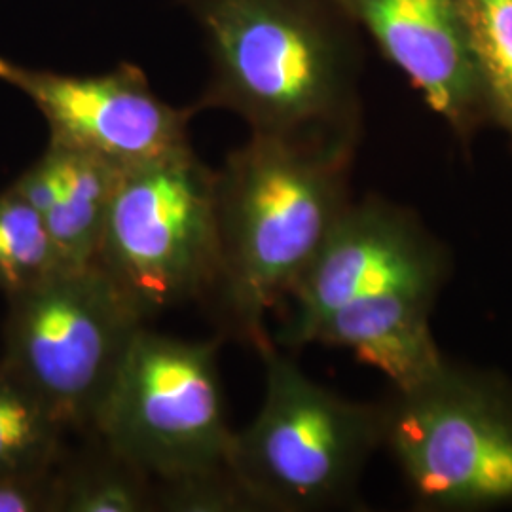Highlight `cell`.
I'll return each mask as SVG.
<instances>
[{
    "label": "cell",
    "instance_id": "obj_15",
    "mask_svg": "<svg viewBox=\"0 0 512 512\" xmlns=\"http://www.w3.org/2000/svg\"><path fill=\"white\" fill-rule=\"evenodd\" d=\"M74 270L61 255L44 219L8 186L0 192V294L37 289L57 275Z\"/></svg>",
    "mask_w": 512,
    "mask_h": 512
},
{
    "label": "cell",
    "instance_id": "obj_3",
    "mask_svg": "<svg viewBox=\"0 0 512 512\" xmlns=\"http://www.w3.org/2000/svg\"><path fill=\"white\" fill-rule=\"evenodd\" d=\"M266 374L264 403L234 435L230 469L256 511L348 507L366 463L384 442L382 403L349 401L310 380L272 336L255 346Z\"/></svg>",
    "mask_w": 512,
    "mask_h": 512
},
{
    "label": "cell",
    "instance_id": "obj_9",
    "mask_svg": "<svg viewBox=\"0 0 512 512\" xmlns=\"http://www.w3.org/2000/svg\"><path fill=\"white\" fill-rule=\"evenodd\" d=\"M0 80L44 116L50 143L93 154L126 169L190 147L188 124L196 109L167 105L133 65L76 76L23 67L0 57Z\"/></svg>",
    "mask_w": 512,
    "mask_h": 512
},
{
    "label": "cell",
    "instance_id": "obj_11",
    "mask_svg": "<svg viewBox=\"0 0 512 512\" xmlns=\"http://www.w3.org/2000/svg\"><path fill=\"white\" fill-rule=\"evenodd\" d=\"M439 294L399 289L370 294L329 313L310 344L349 349L357 361L380 370L393 389H408L448 359L431 332Z\"/></svg>",
    "mask_w": 512,
    "mask_h": 512
},
{
    "label": "cell",
    "instance_id": "obj_5",
    "mask_svg": "<svg viewBox=\"0 0 512 512\" xmlns=\"http://www.w3.org/2000/svg\"><path fill=\"white\" fill-rule=\"evenodd\" d=\"M95 264L145 317L213 300L217 171L192 147L120 171Z\"/></svg>",
    "mask_w": 512,
    "mask_h": 512
},
{
    "label": "cell",
    "instance_id": "obj_2",
    "mask_svg": "<svg viewBox=\"0 0 512 512\" xmlns=\"http://www.w3.org/2000/svg\"><path fill=\"white\" fill-rule=\"evenodd\" d=\"M355 148L256 135L217 171L224 327L255 348L346 211Z\"/></svg>",
    "mask_w": 512,
    "mask_h": 512
},
{
    "label": "cell",
    "instance_id": "obj_8",
    "mask_svg": "<svg viewBox=\"0 0 512 512\" xmlns=\"http://www.w3.org/2000/svg\"><path fill=\"white\" fill-rule=\"evenodd\" d=\"M450 255L416 213L378 196L349 203L287 302L279 344L310 346L315 327L334 310L370 294L414 289L440 294Z\"/></svg>",
    "mask_w": 512,
    "mask_h": 512
},
{
    "label": "cell",
    "instance_id": "obj_13",
    "mask_svg": "<svg viewBox=\"0 0 512 512\" xmlns=\"http://www.w3.org/2000/svg\"><path fill=\"white\" fill-rule=\"evenodd\" d=\"M59 463V512L156 511V482L103 440L86 435Z\"/></svg>",
    "mask_w": 512,
    "mask_h": 512
},
{
    "label": "cell",
    "instance_id": "obj_6",
    "mask_svg": "<svg viewBox=\"0 0 512 512\" xmlns=\"http://www.w3.org/2000/svg\"><path fill=\"white\" fill-rule=\"evenodd\" d=\"M6 302L0 363L69 433L90 435L147 317L97 264L67 270Z\"/></svg>",
    "mask_w": 512,
    "mask_h": 512
},
{
    "label": "cell",
    "instance_id": "obj_16",
    "mask_svg": "<svg viewBox=\"0 0 512 512\" xmlns=\"http://www.w3.org/2000/svg\"><path fill=\"white\" fill-rule=\"evenodd\" d=\"M490 122L512 143V0H459Z\"/></svg>",
    "mask_w": 512,
    "mask_h": 512
},
{
    "label": "cell",
    "instance_id": "obj_4",
    "mask_svg": "<svg viewBox=\"0 0 512 512\" xmlns=\"http://www.w3.org/2000/svg\"><path fill=\"white\" fill-rule=\"evenodd\" d=\"M384 408V442L421 511L512 507V384L444 361Z\"/></svg>",
    "mask_w": 512,
    "mask_h": 512
},
{
    "label": "cell",
    "instance_id": "obj_1",
    "mask_svg": "<svg viewBox=\"0 0 512 512\" xmlns=\"http://www.w3.org/2000/svg\"><path fill=\"white\" fill-rule=\"evenodd\" d=\"M181 2L211 61L194 109L232 110L256 135L357 147V23L338 0Z\"/></svg>",
    "mask_w": 512,
    "mask_h": 512
},
{
    "label": "cell",
    "instance_id": "obj_7",
    "mask_svg": "<svg viewBox=\"0 0 512 512\" xmlns=\"http://www.w3.org/2000/svg\"><path fill=\"white\" fill-rule=\"evenodd\" d=\"M154 480L228 467L230 429L219 340L139 330L93 423L92 433Z\"/></svg>",
    "mask_w": 512,
    "mask_h": 512
},
{
    "label": "cell",
    "instance_id": "obj_14",
    "mask_svg": "<svg viewBox=\"0 0 512 512\" xmlns=\"http://www.w3.org/2000/svg\"><path fill=\"white\" fill-rule=\"evenodd\" d=\"M67 435L48 404L0 363V473L55 467Z\"/></svg>",
    "mask_w": 512,
    "mask_h": 512
},
{
    "label": "cell",
    "instance_id": "obj_17",
    "mask_svg": "<svg viewBox=\"0 0 512 512\" xmlns=\"http://www.w3.org/2000/svg\"><path fill=\"white\" fill-rule=\"evenodd\" d=\"M156 482V511L243 512L256 505L243 490L230 465L203 473Z\"/></svg>",
    "mask_w": 512,
    "mask_h": 512
},
{
    "label": "cell",
    "instance_id": "obj_10",
    "mask_svg": "<svg viewBox=\"0 0 512 512\" xmlns=\"http://www.w3.org/2000/svg\"><path fill=\"white\" fill-rule=\"evenodd\" d=\"M463 143L490 122L459 0H338Z\"/></svg>",
    "mask_w": 512,
    "mask_h": 512
},
{
    "label": "cell",
    "instance_id": "obj_12",
    "mask_svg": "<svg viewBox=\"0 0 512 512\" xmlns=\"http://www.w3.org/2000/svg\"><path fill=\"white\" fill-rule=\"evenodd\" d=\"M120 171L88 152L48 143L10 186L37 209L65 262L76 270L97 260Z\"/></svg>",
    "mask_w": 512,
    "mask_h": 512
},
{
    "label": "cell",
    "instance_id": "obj_18",
    "mask_svg": "<svg viewBox=\"0 0 512 512\" xmlns=\"http://www.w3.org/2000/svg\"><path fill=\"white\" fill-rule=\"evenodd\" d=\"M59 463L50 469L0 473V512H59Z\"/></svg>",
    "mask_w": 512,
    "mask_h": 512
}]
</instances>
